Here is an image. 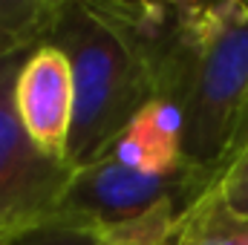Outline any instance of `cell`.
I'll return each instance as SVG.
<instances>
[{
  "label": "cell",
  "mask_w": 248,
  "mask_h": 245,
  "mask_svg": "<svg viewBox=\"0 0 248 245\" xmlns=\"http://www.w3.org/2000/svg\"><path fill=\"white\" fill-rule=\"evenodd\" d=\"M217 182L219 170L193 162L141 170L98 156L72 168L55 214L107 234L116 245H173L185 216Z\"/></svg>",
  "instance_id": "3"
},
{
  "label": "cell",
  "mask_w": 248,
  "mask_h": 245,
  "mask_svg": "<svg viewBox=\"0 0 248 245\" xmlns=\"http://www.w3.org/2000/svg\"><path fill=\"white\" fill-rule=\"evenodd\" d=\"M44 46L61 49L72 69L75 119L66 162L90 165L156 101L150 72L133 44L90 3H55Z\"/></svg>",
  "instance_id": "2"
},
{
  "label": "cell",
  "mask_w": 248,
  "mask_h": 245,
  "mask_svg": "<svg viewBox=\"0 0 248 245\" xmlns=\"http://www.w3.org/2000/svg\"><path fill=\"white\" fill-rule=\"evenodd\" d=\"M15 107L29 138L46 156L66 162L75 119V90L72 69L61 49L38 46L23 58L15 81Z\"/></svg>",
  "instance_id": "5"
},
{
  "label": "cell",
  "mask_w": 248,
  "mask_h": 245,
  "mask_svg": "<svg viewBox=\"0 0 248 245\" xmlns=\"http://www.w3.org/2000/svg\"><path fill=\"white\" fill-rule=\"evenodd\" d=\"M113 162L141 170H173L185 165L182 153V119L170 101H150L101 153Z\"/></svg>",
  "instance_id": "6"
},
{
  "label": "cell",
  "mask_w": 248,
  "mask_h": 245,
  "mask_svg": "<svg viewBox=\"0 0 248 245\" xmlns=\"http://www.w3.org/2000/svg\"><path fill=\"white\" fill-rule=\"evenodd\" d=\"M29 52L0 58V237L58 211L72 165L46 156L23 130L15 81Z\"/></svg>",
  "instance_id": "4"
},
{
  "label": "cell",
  "mask_w": 248,
  "mask_h": 245,
  "mask_svg": "<svg viewBox=\"0 0 248 245\" xmlns=\"http://www.w3.org/2000/svg\"><path fill=\"white\" fill-rule=\"evenodd\" d=\"M219 190L225 196V202L248 219V136L240 141V147L234 150V156L228 159V165L219 173Z\"/></svg>",
  "instance_id": "9"
},
{
  "label": "cell",
  "mask_w": 248,
  "mask_h": 245,
  "mask_svg": "<svg viewBox=\"0 0 248 245\" xmlns=\"http://www.w3.org/2000/svg\"><path fill=\"white\" fill-rule=\"evenodd\" d=\"M173 245H248V219L225 202L217 182L185 216Z\"/></svg>",
  "instance_id": "7"
},
{
  "label": "cell",
  "mask_w": 248,
  "mask_h": 245,
  "mask_svg": "<svg viewBox=\"0 0 248 245\" xmlns=\"http://www.w3.org/2000/svg\"><path fill=\"white\" fill-rule=\"evenodd\" d=\"M136 46L156 98L182 119V153L219 170L248 124V3H101Z\"/></svg>",
  "instance_id": "1"
},
{
  "label": "cell",
  "mask_w": 248,
  "mask_h": 245,
  "mask_svg": "<svg viewBox=\"0 0 248 245\" xmlns=\"http://www.w3.org/2000/svg\"><path fill=\"white\" fill-rule=\"evenodd\" d=\"M0 245H116L107 234L75 222L69 216L52 214L46 219H38L32 225H23L6 237H0Z\"/></svg>",
  "instance_id": "8"
}]
</instances>
